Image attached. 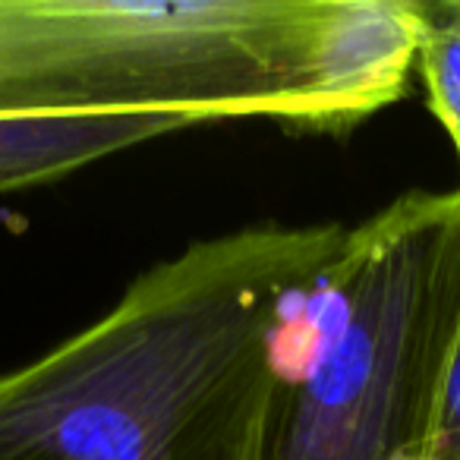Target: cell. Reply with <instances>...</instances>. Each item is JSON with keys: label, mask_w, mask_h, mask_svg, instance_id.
Instances as JSON below:
<instances>
[{"label": "cell", "mask_w": 460, "mask_h": 460, "mask_svg": "<svg viewBox=\"0 0 460 460\" xmlns=\"http://www.w3.org/2000/svg\"><path fill=\"white\" fill-rule=\"evenodd\" d=\"M341 224H250L146 269L41 357L0 372V460H275L284 303Z\"/></svg>", "instance_id": "cell-1"}, {"label": "cell", "mask_w": 460, "mask_h": 460, "mask_svg": "<svg viewBox=\"0 0 460 460\" xmlns=\"http://www.w3.org/2000/svg\"><path fill=\"white\" fill-rule=\"evenodd\" d=\"M457 315L460 186L407 192L357 224L278 315L275 460L413 457Z\"/></svg>", "instance_id": "cell-2"}, {"label": "cell", "mask_w": 460, "mask_h": 460, "mask_svg": "<svg viewBox=\"0 0 460 460\" xmlns=\"http://www.w3.org/2000/svg\"><path fill=\"white\" fill-rule=\"evenodd\" d=\"M328 0H0V114L190 111L341 133L313 83Z\"/></svg>", "instance_id": "cell-3"}, {"label": "cell", "mask_w": 460, "mask_h": 460, "mask_svg": "<svg viewBox=\"0 0 460 460\" xmlns=\"http://www.w3.org/2000/svg\"><path fill=\"white\" fill-rule=\"evenodd\" d=\"M426 32V0H328L313 83L341 133L407 92Z\"/></svg>", "instance_id": "cell-4"}, {"label": "cell", "mask_w": 460, "mask_h": 460, "mask_svg": "<svg viewBox=\"0 0 460 460\" xmlns=\"http://www.w3.org/2000/svg\"><path fill=\"white\" fill-rule=\"evenodd\" d=\"M190 111H95V114H0V196L54 183L111 155L205 127Z\"/></svg>", "instance_id": "cell-5"}, {"label": "cell", "mask_w": 460, "mask_h": 460, "mask_svg": "<svg viewBox=\"0 0 460 460\" xmlns=\"http://www.w3.org/2000/svg\"><path fill=\"white\" fill-rule=\"evenodd\" d=\"M416 66L426 83L429 111L447 133L460 161V0L426 4V32Z\"/></svg>", "instance_id": "cell-6"}, {"label": "cell", "mask_w": 460, "mask_h": 460, "mask_svg": "<svg viewBox=\"0 0 460 460\" xmlns=\"http://www.w3.org/2000/svg\"><path fill=\"white\" fill-rule=\"evenodd\" d=\"M416 460H460V315L441 363L438 391H435L432 420Z\"/></svg>", "instance_id": "cell-7"}]
</instances>
